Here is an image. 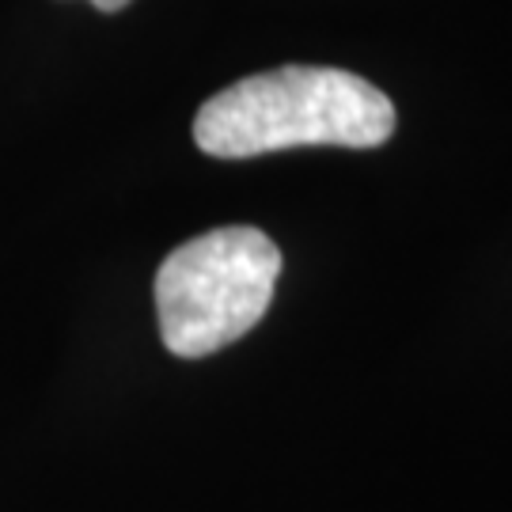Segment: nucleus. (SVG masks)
I'll use <instances>...</instances> for the list:
<instances>
[{
  "mask_svg": "<svg viewBox=\"0 0 512 512\" xmlns=\"http://www.w3.org/2000/svg\"><path fill=\"white\" fill-rule=\"evenodd\" d=\"M395 133V107L346 69L285 65L243 76L194 118V141L217 160H251L304 145L376 148Z\"/></svg>",
  "mask_w": 512,
  "mask_h": 512,
  "instance_id": "f257e3e1",
  "label": "nucleus"
},
{
  "mask_svg": "<svg viewBox=\"0 0 512 512\" xmlns=\"http://www.w3.org/2000/svg\"><path fill=\"white\" fill-rule=\"evenodd\" d=\"M281 277V251L247 224L213 228L175 247L156 274L160 334L175 357H209L266 315Z\"/></svg>",
  "mask_w": 512,
  "mask_h": 512,
  "instance_id": "f03ea898",
  "label": "nucleus"
},
{
  "mask_svg": "<svg viewBox=\"0 0 512 512\" xmlns=\"http://www.w3.org/2000/svg\"><path fill=\"white\" fill-rule=\"evenodd\" d=\"M99 12H118V8H126L129 0H92Z\"/></svg>",
  "mask_w": 512,
  "mask_h": 512,
  "instance_id": "7ed1b4c3",
  "label": "nucleus"
}]
</instances>
